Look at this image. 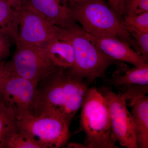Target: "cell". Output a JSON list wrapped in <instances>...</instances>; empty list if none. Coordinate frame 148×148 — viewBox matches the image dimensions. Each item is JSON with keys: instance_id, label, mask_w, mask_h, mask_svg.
I'll use <instances>...</instances> for the list:
<instances>
[{"instance_id": "cell-10", "label": "cell", "mask_w": 148, "mask_h": 148, "mask_svg": "<svg viewBox=\"0 0 148 148\" xmlns=\"http://www.w3.org/2000/svg\"><path fill=\"white\" fill-rule=\"evenodd\" d=\"M85 35L100 50L116 61L129 63L134 66L148 64V62L128 44L119 38L113 36H95L85 32Z\"/></svg>"}, {"instance_id": "cell-3", "label": "cell", "mask_w": 148, "mask_h": 148, "mask_svg": "<svg viewBox=\"0 0 148 148\" xmlns=\"http://www.w3.org/2000/svg\"><path fill=\"white\" fill-rule=\"evenodd\" d=\"M69 8L74 20L87 34L97 37H116L140 54L135 40L104 0H87Z\"/></svg>"}, {"instance_id": "cell-13", "label": "cell", "mask_w": 148, "mask_h": 148, "mask_svg": "<svg viewBox=\"0 0 148 148\" xmlns=\"http://www.w3.org/2000/svg\"><path fill=\"white\" fill-rule=\"evenodd\" d=\"M132 116L135 125L138 148H148V97L139 98L133 105Z\"/></svg>"}, {"instance_id": "cell-21", "label": "cell", "mask_w": 148, "mask_h": 148, "mask_svg": "<svg viewBox=\"0 0 148 148\" xmlns=\"http://www.w3.org/2000/svg\"><path fill=\"white\" fill-rule=\"evenodd\" d=\"M12 41L10 37L0 32V60H3L10 55Z\"/></svg>"}, {"instance_id": "cell-14", "label": "cell", "mask_w": 148, "mask_h": 148, "mask_svg": "<svg viewBox=\"0 0 148 148\" xmlns=\"http://www.w3.org/2000/svg\"><path fill=\"white\" fill-rule=\"evenodd\" d=\"M18 11L15 10L8 0H0V32L15 42L18 39Z\"/></svg>"}, {"instance_id": "cell-6", "label": "cell", "mask_w": 148, "mask_h": 148, "mask_svg": "<svg viewBox=\"0 0 148 148\" xmlns=\"http://www.w3.org/2000/svg\"><path fill=\"white\" fill-rule=\"evenodd\" d=\"M16 49L6 69L12 75L17 76L38 84L59 69L56 67L42 47L16 42Z\"/></svg>"}, {"instance_id": "cell-12", "label": "cell", "mask_w": 148, "mask_h": 148, "mask_svg": "<svg viewBox=\"0 0 148 148\" xmlns=\"http://www.w3.org/2000/svg\"><path fill=\"white\" fill-rule=\"evenodd\" d=\"M53 65L58 69L71 70L75 61L72 45L67 41L56 38L42 47Z\"/></svg>"}, {"instance_id": "cell-16", "label": "cell", "mask_w": 148, "mask_h": 148, "mask_svg": "<svg viewBox=\"0 0 148 148\" xmlns=\"http://www.w3.org/2000/svg\"><path fill=\"white\" fill-rule=\"evenodd\" d=\"M18 129L16 117L0 100V148H5L9 139Z\"/></svg>"}, {"instance_id": "cell-4", "label": "cell", "mask_w": 148, "mask_h": 148, "mask_svg": "<svg viewBox=\"0 0 148 148\" xmlns=\"http://www.w3.org/2000/svg\"><path fill=\"white\" fill-rule=\"evenodd\" d=\"M80 130L86 135L87 148H117L113 139L108 108L96 88L88 89L81 107Z\"/></svg>"}, {"instance_id": "cell-7", "label": "cell", "mask_w": 148, "mask_h": 148, "mask_svg": "<svg viewBox=\"0 0 148 148\" xmlns=\"http://www.w3.org/2000/svg\"><path fill=\"white\" fill-rule=\"evenodd\" d=\"M99 91L106 98L108 108L114 141L125 147L138 148L134 119L125 101L110 88L102 87Z\"/></svg>"}, {"instance_id": "cell-15", "label": "cell", "mask_w": 148, "mask_h": 148, "mask_svg": "<svg viewBox=\"0 0 148 148\" xmlns=\"http://www.w3.org/2000/svg\"><path fill=\"white\" fill-rule=\"evenodd\" d=\"M111 82L116 87H127L134 85H148V64L135 66L127 70L123 75L116 72L113 76Z\"/></svg>"}, {"instance_id": "cell-22", "label": "cell", "mask_w": 148, "mask_h": 148, "mask_svg": "<svg viewBox=\"0 0 148 148\" xmlns=\"http://www.w3.org/2000/svg\"><path fill=\"white\" fill-rule=\"evenodd\" d=\"M109 6L122 22L125 15V0H108Z\"/></svg>"}, {"instance_id": "cell-20", "label": "cell", "mask_w": 148, "mask_h": 148, "mask_svg": "<svg viewBox=\"0 0 148 148\" xmlns=\"http://www.w3.org/2000/svg\"><path fill=\"white\" fill-rule=\"evenodd\" d=\"M129 34L136 42L140 55L148 62V32H131Z\"/></svg>"}, {"instance_id": "cell-19", "label": "cell", "mask_w": 148, "mask_h": 148, "mask_svg": "<svg viewBox=\"0 0 148 148\" xmlns=\"http://www.w3.org/2000/svg\"><path fill=\"white\" fill-rule=\"evenodd\" d=\"M148 12V0H125V15L140 14Z\"/></svg>"}, {"instance_id": "cell-8", "label": "cell", "mask_w": 148, "mask_h": 148, "mask_svg": "<svg viewBox=\"0 0 148 148\" xmlns=\"http://www.w3.org/2000/svg\"><path fill=\"white\" fill-rule=\"evenodd\" d=\"M18 12V34L15 43L42 47L57 38L58 27L29 8L23 1Z\"/></svg>"}, {"instance_id": "cell-23", "label": "cell", "mask_w": 148, "mask_h": 148, "mask_svg": "<svg viewBox=\"0 0 148 148\" xmlns=\"http://www.w3.org/2000/svg\"><path fill=\"white\" fill-rule=\"evenodd\" d=\"M5 61L0 60V98L2 93L4 86L11 74L6 68Z\"/></svg>"}, {"instance_id": "cell-18", "label": "cell", "mask_w": 148, "mask_h": 148, "mask_svg": "<svg viewBox=\"0 0 148 148\" xmlns=\"http://www.w3.org/2000/svg\"><path fill=\"white\" fill-rule=\"evenodd\" d=\"M5 148H40L29 135L24 131L18 130L11 136Z\"/></svg>"}, {"instance_id": "cell-25", "label": "cell", "mask_w": 148, "mask_h": 148, "mask_svg": "<svg viewBox=\"0 0 148 148\" xmlns=\"http://www.w3.org/2000/svg\"><path fill=\"white\" fill-rule=\"evenodd\" d=\"M62 1L66 4L69 8H70L75 5L86 1L87 0H62Z\"/></svg>"}, {"instance_id": "cell-1", "label": "cell", "mask_w": 148, "mask_h": 148, "mask_svg": "<svg viewBox=\"0 0 148 148\" xmlns=\"http://www.w3.org/2000/svg\"><path fill=\"white\" fill-rule=\"evenodd\" d=\"M88 89L85 81L74 76L69 70L58 69L38 84L30 114L55 115L71 125Z\"/></svg>"}, {"instance_id": "cell-2", "label": "cell", "mask_w": 148, "mask_h": 148, "mask_svg": "<svg viewBox=\"0 0 148 148\" xmlns=\"http://www.w3.org/2000/svg\"><path fill=\"white\" fill-rule=\"evenodd\" d=\"M57 37L73 46L75 61L69 71L80 79L91 82L103 77L108 68L116 62L92 44L86 36L83 29L77 24L66 28L58 27Z\"/></svg>"}, {"instance_id": "cell-26", "label": "cell", "mask_w": 148, "mask_h": 148, "mask_svg": "<svg viewBox=\"0 0 148 148\" xmlns=\"http://www.w3.org/2000/svg\"><path fill=\"white\" fill-rule=\"evenodd\" d=\"M67 148H87V147L85 144H82L81 143H71L68 144Z\"/></svg>"}, {"instance_id": "cell-24", "label": "cell", "mask_w": 148, "mask_h": 148, "mask_svg": "<svg viewBox=\"0 0 148 148\" xmlns=\"http://www.w3.org/2000/svg\"><path fill=\"white\" fill-rule=\"evenodd\" d=\"M15 10L18 11L22 4L23 0H8Z\"/></svg>"}, {"instance_id": "cell-9", "label": "cell", "mask_w": 148, "mask_h": 148, "mask_svg": "<svg viewBox=\"0 0 148 148\" xmlns=\"http://www.w3.org/2000/svg\"><path fill=\"white\" fill-rule=\"evenodd\" d=\"M38 84L11 75L6 82L0 100L17 120L31 113Z\"/></svg>"}, {"instance_id": "cell-5", "label": "cell", "mask_w": 148, "mask_h": 148, "mask_svg": "<svg viewBox=\"0 0 148 148\" xmlns=\"http://www.w3.org/2000/svg\"><path fill=\"white\" fill-rule=\"evenodd\" d=\"M17 121L19 129L29 135L40 148L61 147L70 137V125L58 116L30 113Z\"/></svg>"}, {"instance_id": "cell-17", "label": "cell", "mask_w": 148, "mask_h": 148, "mask_svg": "<svg viewBox=\"0 0 148 148\" xmlns=\"http://www.w3.org/2000/svg\"><path fill=\"white\" fill-rule=\"evenodd\" d=\"M122 23L129 33L148 32V12L136 14L124 15Z\"/></svg>"}, {"instance_id": "cell-11", "label": "cell", "mask_w": 148, "mask_h": 148, "mask_svg": "<svg viewBox=\"0 0 148 148\" xmlns=\"http://www.w3.org/2000/svg\"><path fill=\"white\" fill-rule=\"evenodd\" d=\"M29 8L57 27L66 28L77 25L70 9L62 0H23Z\"/></svg>"}]
</instances>
